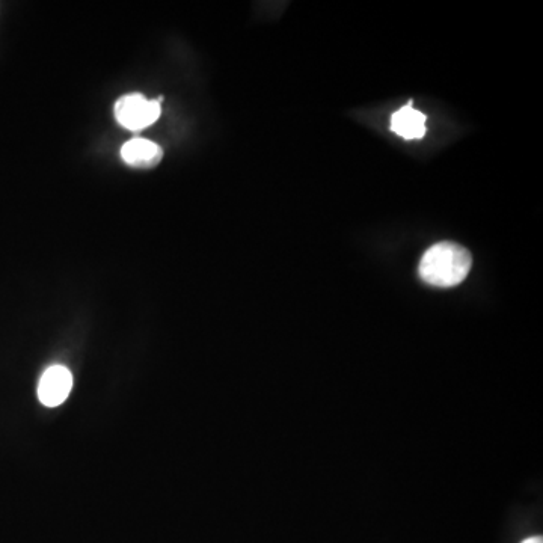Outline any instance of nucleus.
<instances>
[{
  "label": "nucleus",
  "instance_id": "1",
  "mask_svg": "<svg viewBox=\"0 0 543 543\" xmlns=\"http://www.w3.org/2000/svg\"><path fill=\"white\" fill-rule=\"evenodd\" d=\"M473 266V257L464 246L441 242L427 249L421 257L418 274L424 283L441 289L464 283Z\"/></svg>",
  "mask_w": 543,
  "mask_h": 543
},
{
  "label": "nucleus",
  "instance_id": "5",
  "mask_svg": "<svg viewBox=\"0 0 543 543\" xmlns=\"http://www.w3.org/2000/svg\"><path fill=\"white\" fill-rule=\"evenodd\" d=\"M121 157L133 168L148 169L160 163L163 157L162 148L144 138H135L126 142L121 148Z\"/></svg>",
  "mask_w": 543,
  "mask_h": 543
},
{
  "label": "nucleus",
  "instance_id": "3",
  "mask_svg": "<svg viewBox=\"0 0 543 543\" xmlns=\"http://www.w3.org/2000/svg\"><path fill=\"white\" fill-rule=\"evenodd\" d=\"M73 387L70 370L62 366L49 367L38 384V399L44 406H59L67 400Z\"/></svg>",
  "mask_w": 543,
  "mask_h": 543
},
{
  "label": "nucleus",
  "instance_id": "2",
  "mask_svg": "<svg viewBox=\"0 0 543 543\" xmlns=\"http://www.w3.org/2000/svg\"><path fill=\"white\" fill-rule=\"evenodd\" d=\"M162 99L147 100L142 94L121 97L115 105V118L121 126L138 132L156 123L162 114Z\"/></svg>",
  "mask_w": 543,
  "mask_h": 543
},
{
  "label": "nucleus",
  "instance_id": "4",
  "mask_svg": "<svg viewBox=\"0 0 543 543\" xmlns=\"http://www.w3.org/2000/svg\"><path fill=\"white\" fill-rule=\"evenodd\" d=\"M391 132L405 141L424 138L426 135V115L412 108V102L391 115Z\"/></svg>",
  "mask_w": 543,
  "mask_h": 543
},
{
  "label": "nucleus",
  "instance_id": "6",
  "mask_svg": "<svg viewBox=\"0 0 543 543\" xmlns=\"http://www.w3.org/2000/svg\"><path fill=\"white\" fill-rule=\"evenodd\" d=\"M522 543H543L542 537H530V539L524 540Z\"/></svg>",
  "mask_w": 543,
  "mask_h": 543
}]
</instances>
